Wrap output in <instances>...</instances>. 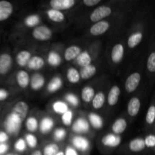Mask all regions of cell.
Segmentation results:
<instances>
[{"label":"cell","instance_id":"obj_1","mask_svg":"<svg viewBox=\"0 0 155 155\" xmlns=\"http://www.w3.org/2000/svg\"><path fill=\"white\" fill-rule=\"evenodd\" d=\"M28 111L29 106L25 101H19L15 104L5 121L4 126L7 133L16 135L19 132L21 124L27 117Z\"/></svg>","mask_w":155,"mask_h":155},{"label":"cell","instance_id":"obj_2","mask_svg":"<svg viewBox=\"0 0 155 155\" xmlns=\"http://www.w3.org/2000/svg\"><path fill=\"white\" fill-rule=\"evenodd\" d=\"M112 13L111 8L107 5H101L96 8L93 12L91 13L90 21L92 22L96 23L98 21H102V19L110 16Z\"/></svg>","mask_w":155,"mask_h":155},{"label":"cell","instance_id":"obj_3","mask_svg":"<svg viewBox=\"0 0 155 155\" xmlns=\"http://www.w3.org/2000/svg\"><path fill=\"white\" fill-rule=\"evenodd\" d=\"M32 35L34 39L39 41H47L52 36V31L46 26H37L33 29Z\"/></svg>","mask_w":155,"mask_h":155},{"label":"cell","instance_id":"obj_4","mask_svg":"<svg viewBox=\"0 0 155 155\" xmlns=\"http://www.w3.org/2000/svg\"><path fill=\"white\" fill-rule=\"evenodd\" d=\"M141 81V74L138 72L133 73L127 77L125 83V89L129 93L133 92L139 86Z\"/></svg>","mask_w":155,"mask_h":155},{"label":"cell","instance_id":"obj_5","mask_svg":"<svg viewBox=\"0 0 155 155\" xmlns=\"http://www.w3.org/2000/svg\"><path fill=\"white\" fill-rule=\"evenodd\" d=\"M12 66V58L8 53L0 54V76H4L8 73Z\"/></svg>","mask_w":155,"mask_h":155},{"label":"cell","instance_id":"obj_6","mask_svg":"<svg viewBox=\"0 0 155 155\" xmlns=\"http://www.w3.org/2000/svg\"><path fill=\"white\" fill-rule=\"evenodd\" d=\"M14 11V6L10 2L2 0L0 1V22L8 19L12 15Z\"/></svg>","mask_w":155,"mask_h":155},{"label":"cell","instance_id":"obj_7","mask_svg":"<svg viewBox=\"0 0 155 155\" xmlns=\"http://www.w3.org/2000/svg\"><path fill=\"white\" fill-rule=\"evenodd\" d=\"M49 4L52 9L61 12V11L72 8L76 4V1L75 0H51Z\"/></svg>","mask_w":155,"mask_h":155},{"label":"cell","instance_id":"obj_8","mask_svg":"<svg viewBox=\"0 0 155 155\" xmlns=\"http://www.w3.org/2000/svg\"><path fill=\"white\" fill-rule=\"evenodd\" d=\"M109 28H110L109 22L106 21H101L95 23L90 27L89 32L92 36H100V35H102L104 33H106Z\"/></svg>","mask_w":155,"mask_h":155},{"label":"cell","instance_id":"obj_9","mask_svg":"<svg viewBox=\"0 0 155 155\" xmlns=\"http://www.w3.org/2000/svg\"><path fill=\"white\" fill-rule=\"evenodd\" d=\"M72 144L74 148L77 151H82V152H86L89 150L90 143L89 140L85 137L81 136H77L74 137L72 140Z\"/></svg>","mask_w":155,"mask_h":155},{"label":"cell","instance_id":"obj_10","mask_svg":"<svg viewBox=\"0 0 155 155\" xmlns=\"http://www.w3.org/2000/svg\"><path fill=\"white\" fill-rule=\"evenodd\" d=\"M101 143L103 145L107 148H117L121 143V137L114 133H110L101 139Z\"/></svg>","mask_w":155,"mask_h":155},{"label":"cell","instance_id":"obj_11","mask_svg":"<svg viewBox=\"0 0 155 155\" xmlns=\"http://www.w3.org/2000/svg\"><path fill=\"white\" fill-rule=\"evenodd\" d=\"M73 131L77 133H86L89 130V124L86 119L80 117L74 122L72 127Z\"/></svg>","mask_w":155,"mask_h":155},{"label":"cell","instance_id":"obj_12","mask_svg":"<svg viewBox=\"0 0 155 155\" xmlns=\"http://www.w3.org/2000/svg\"><path fill=\"white\" fill-rule=\"evenodd\" d=\"M124 55V47L122 44H116L113 47L110 53L112 61L114 64H118L122 61Z\"/></svg>","mask_w":155,"mask_h":155},{"label":"cell","instance_id":"obj_13","mask_svg":"<svg viewBox=\"0 0 155 155\" xmlns=\"http://www.w3.org/2000/svg\"><path fill=\"white\" fill-rule=\"evenodd\" d=\"M141 107V101L139 98L133 97L129 101L127 105V112L131 117H135L139 114Z\"/></svg>","mask_w":155,"mask_h":155},{"label":"cell","instance_id":"obj_14","mask_svg":"<svg viewBox=\"0 0 155 155\" xmlns=\"http://www.w3.org/2000/svg\"><path fill=\"white\" fill-rule=\"evenodd\" d=\"M45 83V80L42 75L39 74H35L32 76L30 80V85L32 89L37 91L42 89Z\"/></svg>","mask_w":155,"mask_h":155},{"label":"cell","instance_id":"obj_15","mask_svg":"<svg viewBox=\"0 0 155 155\" xmlns=\"http://www.w3.org/2000/svg\"><path fill=\"white\" fill-rule=\"evenodd\" d=\"M81 48L77 45H71L68 47L64 51V59L67 61H71L77 58L81 53Z\"/></svg>","mask_w":155,"mask_h":155},{"label":"cell","instance_id":"obj_16","mask_svg":"<svg viewBox=\"0 0 155 155\" xmlns=\"http://www.w3.org/2000/svg\"><path fill=\"white\" fill-rule=\"evenodd\" d=\"M16 80L18 86L22 89H25L30 85V76L28 73L24 70L18 71L16 75Z\"/></svg>","mask_w":155,"mask_h":155},{"label":"cell","instance_id":"obj_17","mask_svg":"<svg viewBox=\"0 0 155 155\" xmlns=\"http://www.w3.org/2000/svg\"><path fill=\"white\" fill-rule=\"evenodd\" d=\"M120 95V89L119 86H114L110 88L107 95V102L110 106H114L117 104L119 100Z\"/></svg>","mask_w":155,"mask_h":155},{"label":"cell","instance_id":"obj_18","mask_svg":"<svg viewBox=\"0 0 155 155\" xmlns=\"http://www.w3.org/2000/svg\"><path fill=\"white\" fill-rule=\"evenodd\" d=\"M127 127V123L124 118H119L116 120L113 124H112L111 130L114 134L119 136L120 134L124 133Z\"/></svg>","mask_w":155,"mask_h":155},{"label":"cell","instance_id":"obj_19","mask_svg":"<svg viewBox=\"0 0 155 155\" xmlns=\"http://www.w3.org/2000/svg\"><path fill=\"white\" fill-rule=\"evenodd\" d=\"M31 58V53L27 50H22L17 54L15 60L18 66L24 68L27 66V63Z\"/></svg>","mask_w":155,"mask_h":155},{"label":"cell","instance_id":"obj_20","mask_svg":"<svg viewBox=\"0 0 155 155\" xmlns=\"http://www.w3.org/2000/svg\"><path fill=\"white\" fill-rule=\"evenodd\" d=\"M128 147L129 149H130L132 152H140V151H143L145 148L144 139H142V138H136V139L130 141V143H129Z\"/></svg>","mask_w":155,"mask_h":155},{"label":"cell","instance_id":"obj_21","mask_svg":"<svg viewBox=\"0 0 155 155\" xmlns=\"http://www.w3.org/2000/svg\"><path fill=\"white\" fill-rule=\"evenodd\" d=\"M45 65V61L40 56L35 55L33 57L30 58V61L27 63V66L30 70L33 71H38L40 70L41 68H43Z\"/></svg>","mask_w":155,"mask_h":155},{"label":"cell","instance_id":"obj_22","mask_svg":"<svg viewBox=\"0 0 155 155\" xmlns=\"http://www.w3.org/2000/svg\"><path fill=\"white\" fill-rule=\"evenodd\" d=\"M54 127V120L50 117H45L42 118L39 124V128L41 133L43 134H46L48 132L51 131Z\"/></svg>","mask_w":155,"mask_h":155},{"label":"cell","instance_id":"obj_23","mask_svg":"<svg viewBox=\"0 0 155 155\" xmlns=\"http://www.w3.org/2000/svg\"><path fill=\"white\" fill-rule=\"evenodd\" d=\"M96 67L91 64L82 68L79 72H80V78L83 80H88L93 77L96 74Z\"/></svg>","mask_w":155,"mask_h":155},{"label":"cell","instance_id":"obj_24","mask_svg":"<svg viewBox=\"0 0 155 155\" xmlns=\"http://www.w3.org/2000/svg\"><path fill=\"white\" fill-rule=\"evenodd\" d=\"M89 118V124L93 127L94 129L99 130L103 127V119L100 115L95 113H90L88 116Z\"/></svg>","mask_w":155,"mask_h":155},{"label":"cell","instance_id":"obj_25","mask_svg":"<svg viewBox=\"0 0 155 155\" xmlns=\"http://www.w3.org/2000/svg\"><path fill=\"white\" fill-rule=\"evenodd\" d=\"M46 14L48 18H49L51 21H54V22H63L65 19V16L63 14V12H60V11L55 10V9H49V10L47 11Z\"/></svg>","mask_w":155,"mask_h":155},{"label":"cell","instance_id":"obj_26","mask_svg":"<svg viewBox=\"0 0 155 155\" xmlns=\"http://www.w3.org/2000/svg\"><path fill=\"white\" fill-rule=\"evenodd\" d=\"M95 95V89L92 86H85L81 91V98L86 103L92 102Z\"/></svg>","mask_w":155,"mask_h":155},{"label":"cell","instance_id":"obj_27","mask_svg":"<svg viewBox=\"0 0 155 155\" xmlns=\"http://www.w3.org/2000/svg\"><path fill=\"white\" fill-rule=\"evenodd\" d=\"M142 38H143V34H142V32H136V33H133L128 38V40H127L128 46L130 48H135V47H136L140 43Z\"/></svg>","mask_w":155,"mask_h":155},{"label":"cell","instance_id":"obj_28","mask_svg":"<svg viewBox=\"0 0 155 155\" xmlns=\"http://www.w3.org/2000/svg\"><path fill=\"white\" fill-rule=\"evenodd\" d=\"M76 59H77V64L82 68L91 64L92 63V58L87 51H81V53L77 56Z\"/></svg>","mask_w":155,"mask_h":155},{"label":"cell","instance_id":"obj_29","mask_svg":"<svg viewBox=\"0 0 155 155\" xmlns=\"http://www.w3.org/2000/svg\"><path fill=\"white\" fill-rule=\"evenodd\" d=\"M104 102H105V95H104V92H97L92 101V107L98 110V109L101 108L103 107Z\"/></svg>","mask_w":155,"mask_h":155},{"label":"cell","instance_id":"obj_30","mask_svg":"<svg viewBox=\"0 0 155 155\" xmlns=\"http://www.w3.org/2000/svg\"><path fill=\"white\" fill-rule=\"evenodd\" d=\"M47 61L48 64L51 67H58L61 63V58L60 54L55 51H51L48 54L47 57Z\"/></svg>","mask_w":155,"mask_h":155},{"label":"cell","instance_id":"obj_31","mask_svg":"<svg viewBox=\"0 0 155 155\" xmlns=\"http://www.w3.org/2000/svg\"><path fill=\"white\" fill-rule=\"evenodd\" d=\"M62 84H63V82H62L61 77H55L51 79V81L48 83V86H47V89L49 92H55L61 89Z\"/></svg>","mask_w":155,"mask_h":155},{"label":"cell","instance_id":"obj_32","mask_svg":"<svg viewBox=\"0 0 155 155\" xmlns=\"http://www.w3.org/2000/svg\"><path fill=\"white\" fill-rule=\"evenodd\" d=\"M67 78L71 83L76 84L80 80V72L74 68H70L67 72Z\"/></svg>","mask_w":155,"mask_h":155},{"label":"cell","instance_id":"obj_33","mask_svg":"<svg viewBox=\"0 0 155 155\" xmlns=\"http://www.w3.org/2000/svg\"><path fill=\"white\" fill-rule=\"evenodd\" d=\"M52 109L56 114H63L64 113L69 110L68 104L62 101H54L52 104Z\"/></svg>","mask_w":155,"mask_h":155},{"label":"cell","instance_id":"obj_34","mask_svg":"<svg viewBox=\"0 0 155 155\" xmlns=\"http://www.w3.org/2000/svg\"><path fill=\"white\" fill-rule=\"evenodd\" d=\"M26 129L30 133L35 132L39 128V122L34 117H29L25 122Z\"/></svg>","mask_w":155,"mask_h":155},{"label":"cell","instance_id":"obj_35","mask_svg":"<svg viewBox=\"0 0 155 155\" xmlns=\"http://www.w3.org/2000/svg\"><path fill=\"white\" fill-rule=\"evenodd\" d=\"M40 18L37 15H30L24 19V24L28 27H36L39 24Z\"/></svg>","mask_w":155,"mask_h":155},{"label":"cell","instance_id":"obj_36","mask_svg":"<svg viewBox=\"0 0 155 155\" xmlns=\"http://www.w3.org/2000/svg\"><path fill=\"white\" fill-rule=\"evenodd\" d=\"M59 151L58 145L54 143H50L44 147L42 153V155H55Z\"/></svg>","mask_w":155,"mask_h":155},{"label":"cell","instance_id":"obj_37","mask_svg":"<svg viewBox=\"0 0 155 155\" xmlns=\"http://www.w3.org/2000/svg\"><path fill=\"white\" fill-rule=\"evenodd\" d=\"M25 142L27 143V145H28L29 148H34L37 146L38 144V139L36 138V136H34L33 134L31 133H29L27 134L25 136Z\"/></svg>","mask_w":155,"mask_h":155},{"label":"cell","instance_id":"obj_38","mask_svg":"<svg viewBox=\"0 0 155 155\" xmlns=\"http://www.w3.org/2000/svg\"><path fill=\"white\" fill-rule=\"evenodd\" d=\"M73 117H74V114H73L72 110H68V111L64 113L61 115V120L64 125L67 126V127L71 126L72 124Z\"/></svg>","mask_w":155,"mask_h":155},{"label":"cell","instance_id":"obj_39","mask_svg":"<svg viewBox=\"0 0 155 155\" xmlns=\"http://www.w3.org/2000/svg\"><path fill=\"white\" fill-rule=\"evenodd\" d=\"M155 119V107L154 105H151L147 111L145 120L148 124H153Z\"/></svg>","mask_w":155,"mask_h":155},{"label":"cell","instance_id":"obj_40","mask_svg":"<svg viewBox=\"0 0 155 155\" xmlns=\"http://www.w3.org/2000/svg\"><path fill=\"white\" fill-rule=\"evenodd\" d=\"M147 68L151 73L155 72V52H151L149 54L147 61Z\"/></svg>","mask_w":155,"mask_h":155},{"label":"cell","instance_id":"obj_41","mask_svg":"<svg viewBox=\"0 0 155 155\" xmlns=\"http://www.w3.org/2000/svg\"><path fill=\"white\" fill-rule=\"evenodd\" d=\"M27 143H26L25 140L24 139H18L17 140V142L15 143V149L17 151H19V152H23L26 150L27 148Z\"/></svg>","mask_w":155,"mask_h":155},{"label":"cell","instance_id":"obj_42","mask_svg":"<svg viewBox=\"0 0 155 155\" xmlns=\"http://www.w3.org/2000/svg\"><path fill=\"white\" fill-rule=\"evenodd\" d=\"M145 148H154L155 146V136L154 134H149L144 139Z\"/></svg>","mask_w":155,"mask_h":155},{"label":"cell","instance_id":"obj_43","mask_svg":"<svg viewBox=\"0 0 155 155\" xmlns=\"http://www.w3.org/2000/svg\"><path fill=\"white\" fill-rule=\"evenodd\" d=\"M67 134L66 130L64 128H58L54 132V138L57 141H61L65 138Z\"/></svg>","mask_w":155,"mask_h":155},{"label":"cell","instance_id":"obj_44","mask_svg":"<svg viewBox=\"0 0 155 155\" xmlns=\"http://www.w3.org/2000/svg\"><path fill=\"white\" fill-rule=\"evenodd\" d=\"M65 99L70 104L73 106H77L79 104V100L77 97L73 93H68L65 95Z\"/></svg>","mask_w":155,"mask_h":155},{"label":"cell","instance_id":"obj_45","mask_svg":"<svg viewBox=\"0 0 155 155\" xmlns=\"http://www.w3.org/2000/svg\"><path fill=\"white\" fill-rule=\"evenodd\" d=\"M64 152V155H80L78 151L74 147L71 146V145L67 146L66 148H65V151Z\"/></svg>","mask_w":155,"mask_h":155},{"label":"cell","instance_id":"obj_46","mask_svg":"<svg viewBox=\"0 0 155 155\" xmlns=\"http://www.w3.org/2000/svg\"><path fill=\"white\" fill-rule=\"evenodd\" d=\"M100 2H101V0H83V4L88 7H92V6L99 4Z\"/></svg>","mask_w":155,"mask_h":155},{"label":"cell","instance_id":"obj_47","mask_svg":"<svg viewBox=\"0 0 155 155\" xmlns=\"http://www.w3.org/2000/svg\"><path fill=\"white\" fill-rule=\"evenodd\" d=\"M8 139V134L4 131L0 130V144L5 143Z\"/></svg>","mask_w":155,"mask_h":155},{"label":"cell","instance_id":"obj_48","mask_svg":"<svg viewBox=\"0 0 155 155\" xmlns=\"http://www.w3.org/2000/svg\"><path fill=\"white\" fill-rule=\"evenodd\" d=\"M9 146L6 143L0 144V155H5L8 152Z\"/></svg>","mask_w":155,"mask_h":155},{"label":"cell","instance_id":"obj_49","mask_svg":"<svg viewBox=\"0 0 155 155\" xmlns=\"http://www.w3.org/2000/svg\"><path fill=\"white\" fill-rule=\"evenodd\" d=\"M8 97V92L4 89H0V101H4Z\"/></svg>","mask_w":155,"mask_h":155},{"label":"cell","instance_id":"obj_50","mask_svg":"<svg viewBox=\"0 0 155 155\" xmlns=\"http://www.w3.org/2000/svg\"><path fill=\"white\" fill-rule=\"evenodd\" d=\"M30 155H42V151H39V150H36L35 151H33Z\"/></svg>","mask_w":155,"mask_h":155},{"label":"cell","instance_id":"obj_51","mask_svg":"<svg viewBox=\"0 0 155 155\" xmlns=\"http://www.w3.org/2000/svg\"><path fill=\"white\" fill-rule=\"evenodd\" d=\"M55 155H64V151H59Z\"/></svg>","mask_w":155,"mask_h":155},{"label":"cell","instance_id":"obj_52","mask_svg":"<svg viewBox=\"0 0 155 155\" xmlns=\"http://www.w3.org/2000/svg\"><path fill=\"white\" fill-rule=\"evenodd\" d=\"M14 155H18V154H14Z\"/></svg>","mask_w":155,"mask_h":155},{"label":"cell","instance_id":"obj_53","mask_svg":"<svg viewBox=\"0 0 155 155\" xmlns=\"http://www.w3.org/2000/svg\"><path fill=\"white\" fill-rule=\"evenodd\" d=\"M0 110H1V108H0Z\"/></svg>","mask_w":155,"mask_h":155}]
</instances>
